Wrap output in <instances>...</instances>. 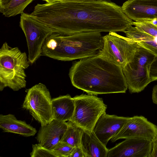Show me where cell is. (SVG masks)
Listing matches in <instances>:
<instances>
[{
    "label": "cell",
    "mask_w": 157,
    "mask_h": 157,
    "mask_svg": "<svg viewBox=\"0 0 157 157\" xmlns=\"http://www.w3.org/2000/svg\"><path fill=\"white\" fill-rule=\"evenodd\" d=\"M29 16L53 33L123 32L133 21L121 7L105 0H59L37 4Z\"/></svg>",
    "instance_id": "cell-1"
},
{
    "label": "cell",
    "mask_w": 157,
    "mask_h": 157,
    "mask_svg": "<svg viewBox=\"0 0 157 157\" xmlns=\"http://www.w3.org/2000/svg\"><path fill=\"white\" fill-rule=\"evenodd\" d=\"M69 75L73 86L89 94L125 93L128 88L123 68L99 55L75 62Z\"/></svg>",
    "instance_id": "cell-2"
},
{
    "label": "cell",
    "mask_w": 157,
    "mask_h": 157,
    "mask_svg": "<svg viewBox=\"0 0 157 157\" xmlns=\"http://www.w3.org/2000/svg\"><path fill=\"white\" fill-rule=\"evenodd\" d=\"M103 45L101 33L82 32L69 35L53 33L45 41L41 56L62 61L81 59L98 55Z\"/></svg>",
    "instance_id": "cell-3"
},
{
    "label": "cell",
    "mask_w": 157,
    "mask_h": 157,
    "mask_svg": "<svg viewBox=\"0 0 157 157\" xmlns=\"http://www.w3.org/2000/svg\"><path fill=\"white\" fill-rule=\"evenodd\" d=\"M30 63L26 54L4 42L0 49V90L8 87L14 91L25 87V70Z\"/></svg>",
    "instance_id": "cell-4"
},
{
    "label": "cell",
    "mask_w": 157,
    "mask_h": 157,
    "mask_svg": "<svg viewBox=\"0 0 157 157\" xmlns=\"http://www.w3.org/2000/svg\"><path fill=\"white\" fill-rule=\"evenodd\" d=\"M156 55L139 44L132 61L123 68L129 92L143 91L151 82L150 73L151 64Z\"/></svg>",
    "instance_id": "cell-5"
},
{
    "label": "cell",
    "mask_w": 157,
    "mask_h": 157,
    "mask_svg": "<svg viewBox=\"0 0 157 157\" xmlns=\"http://www.w3.org/2000/svg\"><path fill=\"white\" fill-rule=\"evenodd\" d=\"M73 98L75 109L70 121L84 129L93 131L99 118L106 113L107 105L95 95L82 94Z\"/></svg>",
    "instance_id": "cell-6"
},
{
    "label": "cell",
    "mask_w": 157,
    "mask_h": 157,
    "mask_svg": "<svg viewBox=\"0 0 157 157\" xmlns=\"http://www.w3.org/2000/svg\"><path fill=\"white\" fill-rule=\"evenodd\" d=\"M27 93L22 107L41 126L46 125L54 120L50 92L46 86L41 83L26 90Z\"/></svg>",
    "instance_id": "cell-7"
},
{
    "label": "cell",
    "mask_w": 157,
    "mask_h": 157,
    "mask_svg": "<svg viewBox=\"0 0 157 157\" xmlns=\"http://www.w3.org/2000/svg\"><path fill=\"white\" fill-rule=\"evenodd\" d=\"M102 48L98 54L105 57L122 68L133 60L139 44L116 32L103 36Z\"/></svg>",
    "instance_id": "cell-8"
},
{
    "label": "cell",
    "mask_w": 157,
    "mask_h": 157,
    "mask_svg": "<svg viewBox=\"0 0 157 157\" xmlns=\"http://www.w3.org/2000/svg\"><path fill=\"white\" fill-rule=\"evenodd\" d=\"M20 26L26 37L28 50V59L31 64L41 56L42 48L47 38L52 31L47 27L29 17L21 14Z\"/></svg>",
    "instance_id": "cell-9"
},
{
    "label": "cell",
    "mask_w": 157,
    "mask_h": 157,
    "mask_svg": "<svg viewBox=\"0 0 157 157\" xmlns=\"http://www.w3.org/2000/svg\"><path fill=\"white\" fill-rule=\"evenodd\" d=\"M157 134V126L142 116L129 117L121 130L111 139L112 142L118 140L143 138L153 140Z\"/></svg>",
    "instance_id": "cell-10"
},
{
    "label": "cell",
    "mask_w": 157,
    "mask_h": 157,
    "mask_svg": "<svg viewBox=\"0 0 157 157\" xmlns=\"http://www.w3.org/2000/svg\"><path fill=\"white\" fill-rule=\"evenodd\" d=\"M152 141L143 138L126 139L108 149L107 157H149Z\"/></svg>",
    "instance_id": "cell-11"
},
{
    "label": "cell",
    "mask_w": 157,
    "mask_h": 157,
    "mask_svg": "<svg viewBox=\"0 0 157 157\" xmlns=\"http://www.w3.org/2000/svg\"><path fill=\"white\" fill-rule=\"evenodd\" d=\"M121 8L125 14L135 22L157 18V0H128Z\"/></svg>",
    "instance_id": "cell-12"
},
{
    "label": "cell",
    "mask_w": 157,
    "mask_h": 157,
    "mask_svg": "<svg viewBox=\"0 0 157 157\" xmlns=\"http://www.w3.org/2000/svg\"><path fill=\"white\" fill-rule=\"evenodd\" d=\"M129 117L102 114L97 121L93 131L105 146L108 141L121 130Z\"/></svg>",
    "instance_id": "cell-13"
},
{
    "label": "cell",
    "mask_w": 157,
    "mask_h": 157,
    "mask_svg": "<svg viewBox=\"0 0 157 157\" xmlns=\"http://www.w3.org/2000/svg\"><path fill=\"white\" fill-rule=\"evenodd\" d=\"M67 126L66 121L53 120L41 126L36 138L42 146L52 150L61 141Z\"/></svg>",
    "instance_id": "cell-14"
},
{
    "label": "cell",
    "mask_w": 157,
    "mask_h": 157,
    "mask_svg": "<svg viewBox=\"0 0 157 157\" xmlns=\"http://www.w3.org/2000/svg\"><path fill=\"white\" fill-rule=\"evenodd\" d=\"M0 128L4 132L17 134L25 137L33 136L37 132L35 128L25 121L17 120L11 114H0Z\"/></svg>",
    "instance_id": "cell-15"
},
{
    "label": "cell",
    "mask_w": 157,
    "mask_h": 157,
    "mask_svg": "<svg viewBox=\"0 0 157 157\" xmlns=\"http://www.w3.org/2000/svg\"><path fill=\"white\" fill-rule=\"evenodd\" d=\"M80 146L85 157H107L108 149L99 140L93 131L84 129Z\"/></svg>",
    "instance_id": "cell-16"
},
{
    "label": "cell",
    "mask_w": 157,
    "mask_h": 157,
    "mask_svg": "<svg viewBox=\"0 0 157 157\" xmlns=\"http://www.w3.org/2000/svg\"><path fill=\"white\" fill-rule=\"evenodd\" d=\"M54 120L66 121H70L75 109L74 101L69 94L52 99Z\"/></svg>",
    "instance_id": "cell-17"
},
{
    "label": "cell",
    "mask_w": 157,
    "mask_h": 157,
    "mask_svg": "<svg viewBox=\"0 0 157 157\" xmlns=\"http://www.w3.org/2000/svg\"><path fill=\"white\" fill-rule=\"evenodd\" d=\"M126 37L157 55V37L131 26L123 32Z\"/></svg>",
    "instance_id": "cell-18"
},
{
    "label": "cell",
    "mask_w": 157,
    "mask_h": 157,
    "mask_svg": "<svg viewBox=\"0 0 157 157\" xmlns=\"http://www.w3.org/2000/svg\"><path fill=\"white\" fill-rule=\"evenodd\" d=\"M67 126L60 141L75 147L80 146L81 137L84 130L71 121L67 122Z\"/></svg>",
    "instance_id": "cell-19"
},
{
    "label": "cell",
    "mask_w": 157,
    "mask_h": 157,
    "mask_svg": "<svg viewBox=\"0 0 157 157\" xmlns=\"http://www.w3.org/2000/svg\"><path fill=\"white\" fill-rule=\"evenodd\" d=\"M34 0H11L5 7L0 9V11L6 17L15 16L23 13L25 9Z\"/></svg>",
    "instance_id": "cell-20"
},
{
    "label": "cell",
    "mask_w": 157,
    "mask_h": 157,
    "mask_svg": "<svg viewBox=\"0 0 157 157\" xmlns=\"http://www.w3.org/2000/svg\"><path fill=\"white\" fill-rule=\"evenodd\" d=\"M133 25L140 30L157 37V26L149 21H133Z\"/></svg>",
    "instance_id": "cell-21"
},
{
    "label": "cell",
    "mask_w": 157,
    "mask_h": 157,
    "mask_svg": "<svg viewBox=\"0 0 157 157\" xmlns=\"http://www.w3.org/2000/svg\"><path fill=\"white\" fill-rule=\"evenodd\" d=\"M74 148L67 143L60 141L52 150L57 157H69Z\"/></svg>",
    "instance_id": "cell-22"
},
{
    "label": "cell",
    "mask_w": 157,
    "mask_h": 157,
    "mask_svg": "<svg viewBox=\"0 0 157 157\" xmlns=\"http://www.w3.org/2000/svg\"><path fill=\"white\" fill-rule=\"evenodd\" d=\"M32 151L30 154L31 157H57L52 150L42 146L40 144H33Z\"/></svg>",
    "instance_id": "cell-23"
},
{
    "label": "cell",
    "mask_w": 157,
    "mask_h": 157,
    "mask_svg": "<svg viewBox=\"0 0 157 157\" xmlns=\"http://www.w3.org/2000/svg\"><path fill=\"white\" fill-rule=\"evenodd\" d=\"M150 75L151 82L157 80V55L151 64Z\"/></svg>",
    "instance_id": "cell-24"
},
{
    "label": "cell",
    "mask_w": 157,
    "mask_h": 157,
    "mask_svg": "<svg viewBox=\"0 0 157 157\" xmlns=\"http://www.w3.org/2000/svg\"><path fill=\"white\" fill-rule=\"evenodd\" d=\"M69 157H85L81 146L74 147Z\"/></svg>",
    "instance_id": "cell-25"
},
{
    "label": "cell",
    "mask_w": 157,
    "mask_h": 157,
    "mask_svg": "<svg viewBox=\"0 0 157 157\" xmlns=\"http://www.w3.org/2000/svg\"><path fill=\"white\" fill-rule=\"evenodd\" d=\"M149 157H157V134L152 140L151 152Z\"/></svg>",
    "instance_id": "cell-26"
},
{
    "label": "cell",
    "mask_w": 157,
    "mask_h": 157,
    "mask_svg": "<svg viewBox=\"0 0 157 157\" xmlns=\"http://www.w3.org/2000/svg\"><path fill=\"white\" fill-rule=\"evenodd\" d=\"M152 99L153 102L157 105V85H155L152 89Z\"/></svg>",
    "instance_id": "cell-27"
},
{
    "label": "cell",
    "mask_w": 157,
    "mask_h": 157,
    "mask_svg": "<svg viewBox=\"0 0 157 157\" xmlns=\"http://www.w3.org/2000/svg\"><path fill=\"white\" fill-rule=\"evenodd\" d=\"M11 0H0V9L5 7Z\"/></svg>",
    "instance_id": "cell-28"
},
{
    "label": "cell",
    "mask_w": 157,
    "mask_h": 157,
    "mask_svg": "<svg viewBox=\"0 0 157 157\" xmlns=\"http://www.w3.org/2000/svg\"><path fill=\"white\" fill-rule=\"evenodd\" d=\"M148 21L151 22L153 24L157 26V18H156L152 21Z\"/></svg>",
    "instance_id": "cell-29"
},
{
    "label": "cell",
    "mask_w": 157,
    "mask_h": 157,
    "mask_svg": "<svg viewBox=\"0 0 157 157\" xmlns=\"http://www.w3.org/2000/svg\"><path fill=\"white\" fill-rule=\"evenodd\" d=\"M59 0H43L46 2V3H49L52 2H53Z\"/></svg>",
    "instance_id": "cell-30"
},
{
    "label": "cell",
    "mask_w": 157,
    "mask_h": 157,
    "mask_svg": "<svg viewBox=\"0 0 157 157\" xmlns=\"http://www.w3.org/2000/svg\"><path fill=\"white\" fill-rule=\"evenodd\" d=\"M77 1H96V0H75Z\"/></svg>",
    "instance_id": "cell-31"
}]
</instances>
